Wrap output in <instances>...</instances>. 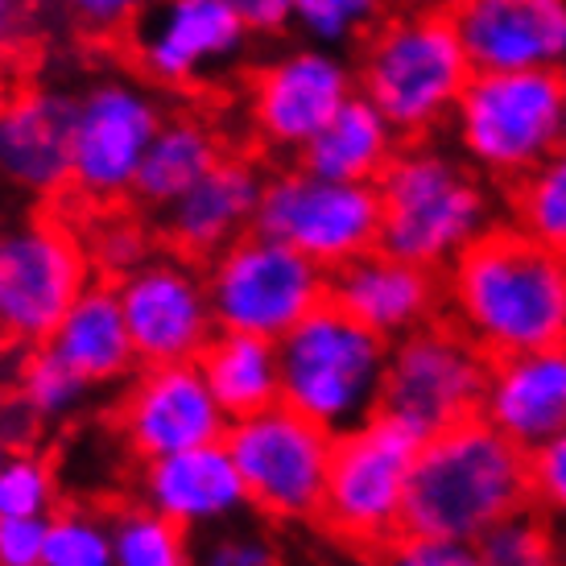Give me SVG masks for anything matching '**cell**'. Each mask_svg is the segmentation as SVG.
Here are the masks:
<instances>
[{
	"label": "cell",
	"instance_id": "1",
	"mask_svg": "<svg viewBox=\"0 0 566 566\" xmlns=\"http://www.w3.org/2000/svg\"><path fill=\"white\" fill-rule=\"evenodd\" d=\"M442 318L488 360L558 344L566 335V256L496 220L442 269Z\"/></svg>",
	"mask_w": 566,
	"mask_h": 566
},
{
	"label": "cell",
	"instance_id": "2",
	"mask_svg": "<svg viewBox=\"0 0 566 566\" xmlns=\"http://www.w3.org/2000/svg\"><path fill=\"white\" fill-rule=\"evenodd\" d=\"M380 249L413 265L447 269L475 237L504 220V190L492 187L455 145L406 142L377 178Z\"/></svg>",
	"mask_w": 566,
	"mask_h": 566
},
{
	"label": "cell",
	"instance_id": "3",
	"mask_svg": "<svg viewBox=\"0 0 566 566\" xmlns=\"http://www.w3.org/2000/svg\"><path fill=\"white\" fill-rule=\"evenodd\" d=\"M530 504V451L480 413L430 434L418 451L406 501V534L475 542Z\"/></svg>",
	"mask_w": 566,
	"mask_h": 566
},
{
	"label": "cell",
	"instance_id": "4",
	"mask_svg": "<svg viewBox=\"0 0 566 566\" xmlns=\"http://www.w3.org/2000/svg\"><path fill=\"white\" fill-rule=\"evenodd\" d=\"M468 46L447 4L422 0L380 21L356 46V87L377 104L406 142L447 133L468 80Z\"/></svg>",
	"mask_w": 566,
	"mask_h": 566
},
{
	"label": "cell",
	"instance_id": "5",
	"mask_svg": "<svg viewBox=\"0 0 566 566\" xmlns=\"http://www.w3.org/2000/svg\"><path fill=\"white\" fill-rule=\"evenodd\" d=\"M430 434L389 409L335 439L318 530L356 554H385L406 537V501Z\"/></svg>",
	"mask_w": 566,
	"mask_h": 566
},
{
	"label": "cell",
	"instance_id": "6",
	"mask_svg": "<svg viewBox=\"0 0 566 566\" xmlns=\"http://www.w3.org/2000/svg\"><path fill=\"white\" fill-rule=\"evenodd\" d=\"M282 401L335 439L380 413L389 339L323 302L282 344Z\"/></svg>",
	"mask_w": 566,
	"mask_h": 566
},
{
	"label": "cell",
	"instance_id": "7",
	"mask_svg": "<svg viewBox=\"0 0 566 566\" xmlns=\"http://www.w3.org/2000/svg\"><path fill=\"white\" fill-rule=\"evenodd\" d=\"M566 71H475L451 116V145L492 187H513L566 145Z\"/></svg>",
	"mask_w": 566,
	"mask_h": 566
},
{
	"label": "cell",
	"instance_id": "8",
	"mask_svg": "<svg viewBox=\"0 0 566 566\" xmlns=\"http://www.w3.org/2000/svg\"><path fill=\"white\" fill-rule=\"evenodd\" d=\"M166 120L158 87L142 75L108 71L75 92L71 137V199L83 211L125 207L145 149Z\"/></svg>",
	"mask_w": 566,
	"mask_h": 566
},
{
	"label": "cell",
	"instance_id": "9",
	"mask_svg": "<svg viewBox=\"0 0 566 566\" xmlns=\"http://www.w3.org/2000/svg\"><path fill=\"white\" fill-rule=\"evenodd\" d=\"M92 282L83 223L71 216L33 211L0 228V306L13 347L46 344Z\"/></svg>",
	"mask_w": 566,
	"mask_h": 566
},
{
	"label": "cell",
	"instance_id": "10",
	"mask_svg": "<svg viewBox=\"0 0 566 566\" xmlns=\"http://www.w3.org/2000/svg\"><path fill=\"white\" fill-rule=\"evenodd\" d=\"M203 273L220 331H244L273 344L318 311L331 290L327 269L256 228L211 256Z\"/></svg>",
	"mask_w": 566,
	"mask_h": 566
},
{
	"label": "cell",
	"instance_id": "11",
	"mask_svg": "<svg viewBox=\"0 0 566 566\" xmlns=\"http://www.w3.org/2000/svg\"><path fill=\"white\" fill-rule=\"evenodd\" d=\"M223 442L244 475L249 509L256 517L273 521V525L318 521L331 455H335L331 430L277 401V406L228 426Z\"/></svg>",
	"mask_w": 566,
	"mask_h": 566
},
{
	"label": "cell",
	"instance_id": "12",
	"mask_svg": "<svg viewBox=\"0 0 566 566\" xmlns=\"http://www.w3.org/2000/svg\"><path fill=\"white\" fill-rule=\"evenodd\" d=\"M256 232L285 240L335 273L380 244L377 182H339L306 170L302 161H282L265 178Z\"/></svg>",
	"mask_w": 566,
	"mask_h": 566
},
{
	"label": "cell",
	"instance_id": "13",
	"mask_svg": "<svg viewBox=\"0 0 566 566\" xmlns=\"http://www.w3.org/2000/svg\"><path fill=\"white\" fill-rule=\"evenodd\" d=\"M356 92V59L298 38L294 46L269 54L249 71L244 120L261 154L294 161Z\"/></svg>",
	"mask_w": 566,
	"mask_h": 566
},
{
	"label": "cell",
	"instance_id": "14",
	"mask_svg": "<svg viewBox=\"0 0 566 566\" xmlns=\"http://www.w3.org/2000/svg\"><path fill=\"white\" fill-rule=\"evenodd\" d=\"M252 38V25L228 0H158L120 46L158 92H190L220 83L249 59Z\"/></svg>",
	"mask_w": 566,
	"mask_h": 566
},
{
	"label": "cell",
	"instance_id": "15",
	"mask_svg": "<svg viewBox=\"0 0 566 566\" xmlns=\"http://www.w3.org/2000/svg\"><path fill=\"white\" fill-rule=\"evenodd\" d=\"M488 368L492 360L451 318H434L389 344L380 409L406 418L422 434H439L480 413Z\"/></svg>",
	"mask_w": 566,
	"mask_h": 566
},
{
	"label": "cell",
	"instance_id": "16",
	"mask_svg": "<svg viewBox=\"0 0 566 566\" xmlns=\"http://www.w3.org/2000/svg\"><path fill=\"white\" fill-rule=\"evenodd\" d=\"M116 294L142 364L199 360L220 331L203 265L166 244L142 269L120 277Z\"/></svg>",
	"mask_w": 566,
	"mask_h": 566
},
{
	"label": "cell",
	"instance_id": "17",
	"mask_svg": "<svg viewBox=\"0 0 566 566\" xmlns=\"http://www.w3.org/2000/svg\"><path fill=\"white\" fill-rule=\"evenodd\" d=\"M116 439L137 463L178 455L190 447L223 442L232 418L216 401L199 360L190 364H142L128 385H120L112 409Z\"/></svg>",
	"mask_w": 566,
	"mask_h": 566
},
{
	"label": "cell",
	"instance_id": "18",
	"mask_svg": "<svg viewBox=\"0 0 566 566\" xmlns=\"http://www.w3.org/2000/svg\"><path fill=\"white\" fill-rule=\"evenodd\" d=\"M133 501L174 521L190 537H203L252 513L249 488H244V475L228 442H207V447H190L178 455L137 463Z\"/></svg>",
	"mask_w": 566,
	"mask_h": 566
},
{
	"label": "cell",
	"instance_id": "19",
	"mask_svg": "<svg viewBox=\"0 0 566 566\" xmlns=\"http://www.w3.org/2000/svg\"><path fill=\"white\" fill-rule=\"evenodd\" d=\"M75 92L33 83L0 99V182L54 203L71 190Z\"/></svg>",
	"mask_w": 566,
	"mask_h": 566
},
{
	"label": "cell",
	"instance_id": "20",
	"mask_svg": "<svg viewBox=\"0 0 566 566\" xmlns=\"http://www.w3.org/2000/svg\"><path fill=\"white\" fill-rule=\"evenodd\" d=\"M265 161L228 149L195 187L158 216L161 244L207 265L228 244L256 228L261 195H265Z\"/></svg>",
	"mask_w": 566,
	"mask_h": 566
},
{
	"label": "cell",
	"instance_id": "21",
	"mask_svg": "<svg viewBox=\"0 0 566 566\" xmlns=\"http://www.w3.org/2000/svg\"><path fill=\"white\" fill-rule=\"evenodd\" d=\"M475 71H566V0H455Z\"/></svg>",
	"mask_w": 566,
	"mask_h": 566
},
{
	"label": "cell",
	"instance_id": "22",
	"mask_svg": "<svg viewBox=\"0 0 566 566\" xmlns=\"http://www.w3.org/2000/svg\"><path fill=\"white\" fill-rule=\"evenodd\" d=\"M327 298L394 344L409 331L442 318V273L377 244L331 273Z\"/></svg>",
	"mask_w": 566,
	"mask_h": 566
},
{
	"label": "cell",
	"instance_id": "23",
	"mask_svg": "<svg viewBox=\"0 0 566 566\" xmlns=\"http://www.w3.org/2000/svg\"><path fill=\"white\" fill-rule=\"evenodd\" d=\"M480 418L496 426L521 451H537L542 442L566 430V339L530 347L517 356H501L488 368Z\"/></svg>",
	"mask_w": 566,
	"mask_h": 566
},
{
	"label": "cell",
	"instance_id": "24",
	"mask_svg": "<svg viewBox=\"0 0 566 566\" xmlns=\"http://www.w3.org/2000/svg\"><path fill=\"white\" fill-rule=\"evenodd\" d=\"M46 347L59 352L80 377L92 380L95 389H120L142 368L125 311H120L116 282H104V277H95L75 298V306L54 327Z\"/></svg>",
	"mask_w": 566,
	"mask_h": 566
},
{
	"label": "cell",
	"instance_id": "25",
	"mask_svg": "<svg viewBox=\"0 0 566 566\" xmlns=\"http://www.w3.org/2000/svg\"><path fill=\"white\" fill-rule=\"evenodd\" d=\"M13 377H9V389H0V406H4V422H9V434H13V447H33V439L46 426H63L71 418H80L87 401H92L95 385L87 377H80L46 344L13 347Z\"/></svg>",
	"mask_w": 566,
	"mask_h": 566
},
{
	"label": "cell",
	"instance_id": "26",
	"mask_svg": "<svg viewBox=\"0 0 566 566\" xmlns=\"http://www.w3.org/2000/svg\"><path fill=\"white\" fill-rule=\"evenodd\" d=\"M223 154H228V145L211 120L195 116V112H166V120L145 149L128 203L158 220L161 211L178 203Z\"/></svg>",
	"mask_w": 566,
	"mask_h": 566
},
{
	"label": "cell",
	"instance_id": "27",
	"mask_svg": "<svg viewBox=\"0 0 566 566\" xmlns=\"http://www.w3.org/2000/svg\"><path fill=\"white\" fill-rule=\"evenodd\" d=\"M401 145L406 137L394 128V120L368 95L356 92L294 161L339 182H377L389 170V161L401 154Z\"/></svg>",
	"mask_w": 566,
	"mask_h": 566
},
{
	"label": "cell",
	"instance_id": "28",
	"mask_svg": "<svg viewBox=\"0 0 566 566\" xmlns=\"http://www.w3.org/2000/svg\"><path fill=\"white\" fill-rule=\"evenodd\" d=\"M199 368L232 422L282 401V352L273 339L244 331H216V339L199 356Z\"/></svg>",
	"mask_w": 566,
	"mask_h": 566
},
{
	"label": "cell",
	"instance_id": "29",
	"mask_svg": "<svg viewBox=\"0 0 566 566\" xmlns=\"http://www.w3.org/2000/svg\"><path fill=\"white\" fill-rule=\"evenodd\" d=\"M83 240H87V256H92L95 277H104V282L128 277L133 269H142L161 249L158 220L137 211L133 203L87 211Z\"/></svg>",
	"mask_w": 566,
	"mask_h": 566
},
{
	"label": "cell",
	"instance_id": "30",
	"mask_svg": "<svg viewBox=\"0 0 566 566\" xmlns=\"http://www.w3.org/2000/svg\"><path fill=\"white\" fill-rule=\"evenodd\" d=\"M504 220L566 256V145L504 187Z\"/></svg>",
	"mask_w": 566,
	"mask_h": 566
},
{
	"label": "cell",
	"instance_id": "31",
	"mask_svg": "<svg viewBox=\"0 0 566 566\" xmlns=\"http://www.w3.org/2000/svg\"><path fill=\"white\" fill-rule=\"evenodd\" d=\"M116 566H195V537L133 496L108 509Z\"/></svg>",
	"mask_w": 566,
	"mask_h": 566
},
{
	"label": "cell",
	"instance_id": "32",
	"mask_svg": "<svg viewBox=\"0 0 566 566\" xmlns=\"http://www.w3.org/2000/svg\"><path fill=\"white\" fill-rule=\"evenodd\" d=\"M472 546L484 566H554L563 558V542H558L554 521L534 504L501 517L492 530L475 537Z\"/></svg>",
	"mask_w": 566,
	"mask_h": 566
},
{
	"label": "cell",
	"instance_id": "33",
	"mask_svg": "<svg viewBox=\"0 0 566 566\" xmlns=\"http://www.w3.org/2000/svg\"><path fill=\"white\" fill-rule=\"evenodd\" d=\"M394 13V0H298L294 33L318 46H360L385 17Z\"/></svg>",
	"mask_w": 566,
	"mask_h": 566
},
{
	"label": "cell",
	"instance_id": "34",
	"mask_svg": "<svg viewBox=\"0 0 566 566\" xmlns=\"http://www.w3.org/2000/svg\"><path fill=\"white\" fill-rule=\"evenodd\" d=\"M42 566H116L112 563V517L108 509L63 504L46 530Z\"/></svg>",
	"mask_w": 566,
	"mask_h": 566
},
{
	"label": "cell",
	"instance_id": "35",
	"mask_svg": "<svg viewBox=\"0 0 566 566\" xmlns=\"http://www.w3.org/2000/svg\"><path fill=\"white\" fill-rule=\"evenodd\" d=\"M63 509L59 472L38 447H13L0 463V517H42L50 521Z\"/></svg>",
	"mask_w": 566,
	"mask_h": 566
},
{
	"label": "cell",
	"instance_id": "36",
	"mask_svg": "<svg viewBox=\"0 0 566 566\" xmlns=\"http://www.w3.org/2000/svg\"><path fill=\"white\" fill-rule=\"evenodd\" d=\"M195 566H282V546L265 530L232 521L195 537Z\"/></svg>",
	"mask_w": 566,
	"mask_h": 566
},
{
	"label": "cell",
	"instance_id": "37",
	"mask_svg": "<svg viewBox=\"0 0 566 566\" xmlns=\"http://www.w3.org/2000/svg\"><path fill=\"white\" fill-rule=\"evenodd\" d=\"M158 0H63L71 30L87 42H125V33L142 21Z\"/></svg>",
	"mask_w": 566,
	"mask_h": 566
},
{
	"label": "cell",
	"instance_id": "38",
	"mask_svg": "<svg viewBox=\"0 0 566 566\" xmlns=\"http://www.w3.org/2000/svg\"><path fill=\"white\" fill-rule=\"evenodd\" d=\"M530 504L566 525V430L530 451Z\"/></svg>",
	"mask_w": 566,
	"mask_h": 566
},
{
	"label": "cell",
	"instance_id": "39",
	"mask_svg": "<svg viewBox=\"0 0 566 566\" xmlns=\"http://www.w3.org/2000/svg\"><path fill=\"white\" fill-rule=\"evenodd\" d=\"M380 566H484L472 542H447V537H413L406 534L394 551L380 554Z\"/></svg>",
	"mask_w": 566,
	"mask_h": 566
},
{
	"label": "cell",
	"instance_id": "40",
	"mask_svg": "<svg viewBox=\"0 0 566 566\" xmlns=\"http://www.w3.org/2000/svg\"><path fill=\"white\" fill-rule=\"evenodd\" d=\"M46 530L42 517H0V566H42Z\"/></svg>",
	"mask_w": 566,
	"mask_h": 566
},
{
	"label": "cell",
	"instance_id": "41",
	"mask_svg": "<svg viewBox=\"0 0 566 566\" xmlns=\"http://www.w3.org/2000/svg\"><path fill=\"white\" fill-rule=\"evenodd\" d=\"M38 38V0H0V66L21 59Z\"/></svg>",
	"mask_w": 566,
	"mask_h": 566
},
{
	"label": "cell",
	"instance_id": "42",
	"mask_svg": "<svg viewBox=\"0 0 566 566\" xmlns=\"http://www.w3.org/2000/svg\"><path fill=\"white\" fill-rule=\"evenodd\" d=\"M228 4L249 21L256 38H277L294 30V13H298V0H228Z\"/></svg>",
	"mask_w": 566,
	"mask_h": 566
},
{
	"label": "cell",
	"instance_id": "43",
	"mask_svg": "<svg viewBox=\"0 0 566 566\" xmlns=\"http://www.w3.org/2000/svg\"><path fill=\"white\" fill-rule=\"evenodd\" d=\"M13 451V434H9V422H4V406H0V463Z\"/></svg>",
	"mask_w": 566,
	"mask_h": 566
},
{
	"label": "cell",
	"instance_id": "44",
	"mask_svg": "<svg viewBox=\"0 0 566 566\" xmlns=\"http://www.w3.org/2000/svg\"><path fill=\"white\" fill-rule=\"evenodd\" d=\"M13 352V339H9V327H4V306H0V356Z\"/></svg>",
	"mask_w": 566,
	"mask_h": 566
},
{
	"label": "cell",
	"instance_id": "45",
	"mask_svg": "<svg viewBox=\"0 0 566 566\" xmlns=\"http://www.w3.org/2000/svg\"><path fill=\"white\" fill-rule=\"evenodd\" d=\"M434 4H447V9H451V4H455V0H434Z\"/></svg>",
	"mask_w": 566,
	"mask_h": 566
},
{
	"label": "cell",
	"instance_id": "46",
	"mask_svg": "<svg viewBox=\"0 0 566 566\" xmlns=\"http://www.w3.org/2000/svg\"><path fill=\"white\" fill-rule=\"evenodd\" d=\"M554 566H566V554H563V558H558V563H554Z\"/></svg>",
	"mask_w": 566,
	"mask_h": 566
},
{
	"label": "cell",
	"instance_id": "47",
	"mask_svg": "<svg viewBox=\"0 0 566 566\" xmlns=\"http://www.w3.org/2000/svg\"><path fill=\"white\" fill-rule=\"evenodd\" d=\"M563 137H566V120H563Z\"/></svg>",
	"mask_w": 566,
	"mask_h": 566
},
{
	"label": "cell",
	"instance_id": "48",
	"mask_svg": "<svg viewBox=\"0 0 566 566\" xmlns=\"http://www.w3.org/2000/svg\"><path fill=\"white\" fill-rule=\"evenodd\" d=\"M563 339H566V335H563Z\"/></svg>",
	"mask_w": 566,
	"mask_h": 566
}]
</instances>
